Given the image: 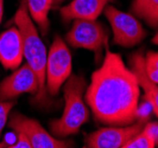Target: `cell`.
Listing matches in <instances>:
<instances>
[{"label": "cell", "mask_w": 158, "mask_h": 148, "mask_svg": "<svg viewBox=\"0 0 158 148\" xmlns=\"http://www.w3.org/2000/svg\"><path fill=\"white\" fill-rule=\"evenodd\" d=\"M130 66L137 76L138 83L144 91V98L150 104L151 109L158 117V84L151 82L145 74L144 56L142 52H135L130 57Z\"/></svg>", "instance_id": "obj_12"}, {"label": "cell", "mask_w": 158, "mask_h": 148, "mask_svg": "<svg viewBox=\"0 0 158 148\" xmlns=\"http://www.w3.org/2000/svg\"><path fill=\"white\" fill-rule=\"evenodd\" d=\"M65 39L70 46L93 51L99 57L107 45L108 32L102 24L96 20L75 19Z\"/></svg>", "instance_id": "obj_6"}, {"label": "cell", "mask_w": 158, "mask_h": 148, "mask_svg": "<svg viewBox=\"0 0 158 148\" xmlns=\"http://www.w3.org/2000/svg\"><path fill=\"white\" fill-rule=\"evenodd\" d=\"M156 147V142L149 133L143 128L137 135L125 143L124 148H153Z\"/></svg>", "instance_id": "obj_15"}, {"label": "cell", "mask_w": 158, "mask_h": 148, "mask_svg": "<svg viewBox=\"0 0 158 148\" xmlns=\"http://www.w3.org/2000/svg\"><path fill=\"white\" fill-rule=\"evenodd\" d=\"M71 75V54L65 42L56 36L47 57V93L56 96Z\"/></svg>", "instance_id": "obj_4"}, {"label": "cell", "mask_w": 158, "mask_h": 148, "mask_svg": "<svg viewBox=\"0 0 158 148\" xmlns=\"http://www.w3.org/2000/svg\"><path fill=\"white\" fill-rule=\"evenodd\" d=\"M2 13H4V0H0V23L2 19Z\"/></svg>", "instance_id": "obj_20"}, {"label": "cell", "mask_w": 158, "mask_h": 148, "mask_svg": "<svg viewBox=\"0 0 158 148\" xmlns=\"http://www.w3.org/2000/svg\"><path fill=\"white\" fill-rule=\"evenodd\" d=\"M140 86L121 56L107 51L92 75L85 98L95 120L107 126H127L139 118Z\"/></svg>", "instance_id": "obj_1"}, {"label": "cell", "mask_w": 158, "mask_h": 148, "mask_svg": "<svg viewBox=\"0 0 158 148\" xmlns=\"http://www.w3.org/2000/svg\"><path fill=\"white\" fill-rule=\"evenodd\" d=\"M112 0H73L60 10L61 18L65 23L75 19L96 20Z\"/></svg>", "instance_id": "obj_11"}, {"label": "cell", "mask_w": 158, "mask_h": 148, "mask_svg": "<svg viewBox=\"0 0 158 148\" xmlns=\"http://www.w3.org/2000/svg\"><path fill=\"white\" fill-rule=\"evenodd\" d=\"M86 79L79 75H70L63 86L64 109L62 116L50 121L51 134L57 139H64L80 130L89 118V111L85 102Z\"/></svg>", "instance_id": "obj_3"}, {"label": "cell", "mask_w": 158, "mask_h": 148, "mask_svg": "<svg viewBox=\"0 0 158 148\" xmlns=\"http://www.w3.org/2000/svg\"><path fill=\"white\" fill-rule=\"evenodd\" d=\"M64 0H51V2H52V8H56L58 7L62 2H63Z\"/></svg>", "instance_id": "obj_19"}, {"label": "cell", "mask_w": 158, "mask_h": 148, "mask_svg": "<svg viewBox=\"0 0 158 148\" xmlns=\"http://www.w3.org/2000/svg\"><path fill=\"white\" fill-rule=\"evenodd\" d=\"M8 126L15 132H22L30 140L32 148H68L74 146L71 141L57 139L52 134L48 133L38 121L22 115L13 114L8 121Z\"/></svg>", "instance_id": "obj_8"}, {"label": "cell", "mask_w": 158, "mask_h": 148, "mask_svg": "<svg viewBox=\"0 0 158 148\" xmlns=\"http://www.w3.org/2000/svg\"><path fill=\"white\" fill-rule=\"evenodd\" d=\"M131 12L152 29H158V0H133Z\"/></svg>", "instance_id": "obj_14"}, {"label": "cell", "mask_w": 158, "mask_h": 148, "mask_svg": "<svg viewBox=\"0 0 158 148\" xmlns=\"http://www.w3.org/2000/svg\"><path fill=\"white\" fill-rule=\"evenodd\" d=\"M144 68L149 79L158 84V52L148 51L146 56L144 57Z\"/></svg>", "instance_id": "obj_16"}, {"label": "cell", "mask_w": 158, "mask_h": 148, "mask_svg": "<svg viewBox=\"0 0 158 148\" xmlns=\"http://www.w3.org/2000/svg\"><path fill=\"white\" fill-rule=\"evenodd\" d=\"M10 145H8L7 142H5V141H0V148H5V147H8Z\"/></svg>", "instance_id": "obj_21"}, {"label": "cell", "mask_w": 158, "mask_h": 148, "mask_svg": "<svg viewBox=\"0 0 158 148\" xmlns=\"http://www.w3.org/2000/svg\"><path fill=\"white\" fill-rule=\"evenodd\" d=\"M15 106V101H0V135L7 123L10 111Z\"/></svg>", "instance_id": "obj_17"}, {"label": "cell", "mask_w": 158, "mask_h": 148, "mask_svg": "<svg viewBox=\"0 0 158 148\" xmlns=\"http://www.w3.org/2000/svg\"><path fill=\"white\" fill-rule=\"evenodd\" d=\"M105 16L111 24L114 44L124 47H132L142 43L146 37L142 23L131 13L119 11L114 6L105 7Z\"/></svg>", "instance_id": "obj_5"}, {"label": "cell", "mask_w": 158, "mask_h": 148, "mask_svg": "<svg viewBox=\"0 0 158 148\" xmlns=\"http://www.w3.org/2000/svg\"><path fill=\"white\" fill-rule=\"evenodd\" d=\"M149 117H140L127 126L105 127L89 134L85 140L88 148H124L125 143L144 128Z\"/></svg>", "instance_id": "obj_7"}, {"label": "cell", "mask_w": 158, "mask_h": 148, "mask_svg": "<svg viewBox=\"0 0 158 148\" xmlns=\"http://www.w3.org/2000/svg\"><path fill=\"white\" fill-rule=\"evenodd\" d=\"M152 43L156 44V45H158V32L156 33V36L153 37V39H152Z\"/></svg>", "instance_id": "obj_22"}, {"label": "cell", "mask_w": 158, "mask_h": 148, "mask_svg": "<svg viewBox=\"0 0 158 148\" xmlns=\"http://www.w3.org/2000/svg\"><path fill=\"white\" fill-rule=\"evenodd\" d=\"M15 23L23 36L24 56L26 58V63L35 71L40 82V89L38 93L35 95L33 104L44 107L49 101L47 96V79H45L48 51L38 34L33 20L29 14L26 0H22L19 7L17 10Z\"/></svg>", "instance_id": "obj_2"}, {"label": "cell", "mask_w": 158, "mask_h": 148, "mask_svg": "<svg viewBox=\"0 0 158 148\" xmlns=\"http://www.w3.org/2000/svg\"><path fill=\"white\" fill-rule=\"evenodd\" d=\"M23 58V36L17 26H12L0 34V63L7 70H16Z\"/></svg>", "instance_id": "obj_10"}, {"label": "cell", "mask_w": 158, "mask_h": 148, "mask_svg": "<svg viewBox=\"0 0 158 148\" xmlns=\"http://www.w3.org/2000/svg\"><path fill=\"white\" fill-rule=\"evenodd\" d=\"M17 133V140L15 141L13 145L8 146L11 148H32L30 140L27 139V136L23 134L22 132H16Z\"/></svg>", "instance_id": "obj_18"}, {"label": "cell", "mask_w": 158, "mask_h": 148, "mask_svg": "<svg viewBox=\"0 0 158 148\" xmlns=\"http://www.w3.org/2000/svg\"><path fill=\"white\" fill-rule=\"evenodd\" d=\"M27 11L31 19L38 25L43 34L49 31V12L52 8L51 0H26Z\"/></svg>", "instance_id": "obj_13"}, {"label": "cell", "mask_w": 158, "mask_h": 148, "mask_svg": "<svg viewBox=\"0 0 158 148\" xmlns=\"http://www.w3.org/2000/svg\"><path fill=\"white\" fill-rule=\"evenodd\" d=\"M38 89L40 82L37 75L25 63L0 83V101H13L22 94H31L35 96Z\"/></svg>", "instance_id": "obj_9"}]
</instances>
